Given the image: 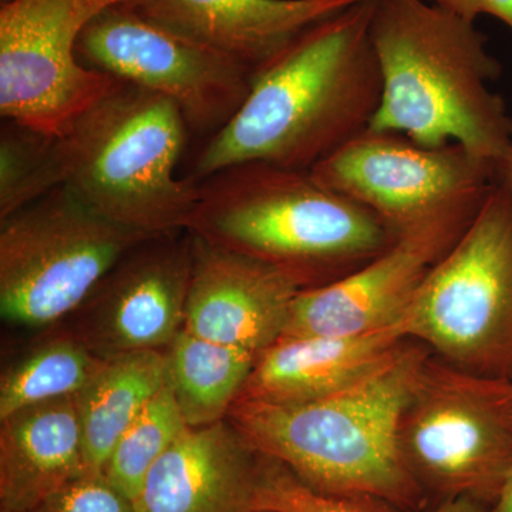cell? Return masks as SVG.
<instances>
[{
  "label": "cell",
  "instance_id": "obj_1",
  "mask_svg": "<svg viewBox=\"0 0 512 512\" xmlns=\"http://www.w3.org/2000/svg\"><path fill=\"white\" fill-rule=\"evenodd\" d=\"M362 0L302 33L254 74L234 119L205 141L190 180L242 163L311 171L367 130L382 101V74Z\"/></svg>",
  "mask_w": 512,
  "mask_h": 512
},
{
  "label": "cell",
  "instance_id": "obj_2",
  "mask_svg": "<svg viewBox=\"0 0 512 512\" xmlns=\"http://www.w3.org/2000/svg\"><path fill=\"white\" fill-rule=\"evenodd\" d=\"M429 348L410 339L365 379L315 402L238 399L227 420L262 456L323 493L423 512L430 500L404 463L399 429Z\"/></svg>",
  "mask_w": 512,
  "mask_h": 512
},
{
  "label": "cell",
  "instance_id": "obj_3",
  "mask_svg": "<svg viewBox=\"0 0 512 512\" xmlns=\"http://www.w3.org/2000/svg\"><path fill=\"white\" fill-rule=\"evenodd\" d=\"M370 37L383 84L370 128L460 144L494 167L511 150L512 117L490 87L503 66L476 22L427 0H376Z\"/></svg>",
  "mask_w": 512,
  "mask_h": 512
},
{
  "label": "cell",
  "instance_id": "obj_4",
  "mask_svg": "<svg viewBox=\"0 0 512 512\" xmlns=\"http://www.w3.org/2000/svg\"><path fill=\"white\" fill-rule=\"evenodd\" d=\"M187 231L274 266L302 289L328 285L382 254L396 235L311 171L231 165L198 183Z\"/></svg>",
  "mask_w": 512,
  "mask_h": 512
},
{
  "label": "cell",
  "instance_id": "obj_5",
  "mask_svg": "<svg viewBox=\"0 0 512 512\" xmlns=\"http://www.w3.org/2000/svg\"><path fill=\"white\" fill-rule=\"evenodd\" d=\"M190 136L173 101L117 80L60 134L66 185L123 227L187 231L200 194L177 167Z\"/></svg>",
  "mask_w": 512,
  "mask_h": 512
},
{
  "label": "cell",
  "instance_id": "obj_6",
  "mask_svg": "<svg viewBox=\"0 0 512 512\" xmlns=\"http://www.w3.org/2000/svg\"><path fill=\"white\" fill-rule=\"evenodd\" d=\"M402 320L407 338L444 362L512 379V195L503 184L494 180Z\"/></svg>",
  "mask_w": 512,
  "mask_h": 512
},
{
  "label": "cell",
  "instance_id": "obj_7",
  "mask_svg": "<svg viewBox=\"0 0 512 512\" xmlns=\"http://www.w3.org/2000/svg\"><path fill=\"white\" fill-rule=\"evenodd\" d=\"M399 441L429 500L468 497L493 510L512 471V379L474 375L430 355Z\"/></svg>",
  "mask_w": 512,
  "mask_h": 512
},
{
  "label": "cell",
  "instance_id": "obj_8",
  "mask_svg": "<svg viewBox=\"0 0 512 512\" xmlns=\"http://www.w3.org/2000/svg\"><path fill=\"white\" fill-rule=\"evenodd\" d=\"M151 235L101 215L69 185L0 220V313L25 328L72 316Z\"/></svg>",
  "mask_w": 512,
  "mask_h": 512
},
{
  "label": "cell",
  "instance_id": "obj_9",
  "mask_svg": "<svg viewBox=\"0 0 512 512\" xmlns=\"http://www.w3.org/2000/svg\"><path fill=\"white\" fill-rule=\"evenodd\" d=\"M76 59L90 72L173 101L191 136L207 140L234 119L254 79L244 64L158 25L124 0L94 16Z\"/></svg>",
  "mask_w": 512,
  "mask_h": 512
},
{
  "label": "cell",
  "instance_id": "obj_10",
  "mask_svg": "<svg viewBox=\"0 0 512 512\" xmlns=\"http://www.w3.org/2000/svg\"><path fill=\"white\" fill-rule=\"evenodd\" d=\"M117 0H2L0 116L60 136L117 83L76 59L83 30Z\"/></svg>",
  "mask_w": 512,
  "mask_h": 512
},
{
  "label": "cell",
  "instance_id": "obj_11",
  "mask_svg": "<svg viewBox=\"0 0 512 512\" xmlns=\"http://www.w3.org/2000/svg\"><path fill=\"white\" fill-rule=\"evenodd\" d=\"M494 170L460 144L427 147L406 134L369 127L311 173L399 237L450 208L483 200L493 187Z\"/></svg>",
  "mask_w": 512,
  "mask_h": 512
},
{
  "label": "cell",
  "instance_id": "obj_12",
  "mask_svg": "<svg viewBox=\"0 0 512 512\" xmlns=\"http://www.w3.org/2000/svg\"><path fill=\"white\" fill-rule=\"evenodd\" d=\"M485 197L406 229L356 271L328 285L302 289L282 336L359 335L400 322L431 269L473 221Z\"/></svg>",
  "mask_w": 512,
  "mask_h": 512
},
{
  "label": "cell",
  "instance_id": "obj_13",
  "mask_svg": "<svg viewBox=\"0 0 512 512\" xmlns=\"http://www.w3.org/2000/svg\"><path fill=\"white\" fill-rule=\"evenodd\" d=\"M192 269L191 232L146 239L73 313V335L101 357L167 349L184 329Z\"/></svg>",
  "mask_w": 512,
  "mask_h": 512
},
{
  "label": "cell",
  "instance_id": "obj_14",
  "mask_svg": "<svg viewBox=\"0 0 512 512\" xmlns=\"http://www.w3.org/2000/svg\"><path fill=\"white\" fill-rule=\"evenodd\" d=\"M192 239L194 269L184 329L255 353L281 338L301 286L274 266L195 235Z\"/></svg>",
  "mask_w": 512,
  "mask_h": 512
},
{
  "label": "cell",
  "instance_id": "obj_15",
  "mask_svg": "<svg viewBox=\"0 0 512 512\" xmlns=\"http://www.w3.org/2000/svg\"><path fill=\"white\" fill-rule=\"evenodd\" d=\"M164 28L259 72L302 33L362 0H124Z\"/></svg>",
  "mask_w": 512,
  "mask_h": 512
},
{
  "label": "cell",
  "instance_id": "obj_16",
  "mask_svg": "<svg viewBox=\"0 0 512 512\" xmlns=\"http://www.w3.org/2000/svg\"><path fill=\"white\" fill-rule=\"evenodd\" d=\"M259 453L227 419L188 427L154 464L137 512H252Z\"/></svg>",
  "mask_w": 512,
  "mask_h": 512
},
{
  "label": "cell",
  "instance_id": "obj_17",
  "mask_svg": "<svg viewBox=\"0 0 512 512\" xmlns=\"http://www.w3.org/2000/svg\"><path fill=\"white\" fill-rule=\"evenodd\" d=\"M409 340L403 320L359 335L281 336L258 353L238 399L315 402L365 379Z\"/></svg>",
  "mask_w": 512,
  "mask_h": 512
},
{
  "label": "cell",
  "instance_id": "obj_18",
  "mask_svg": "<svg viewBox=\"0 0 512 512\" xmlns=\"http://www.w3.org/2000/svg\"><path fill=\"white\" fill-rule=\"evenodd\" d=\"M0 426L2 512H30L89 471L76 397L25 407Z\"/></svg>",
  "mask_w": 512,
  "mask_h": 512
},
{
  "label": "cell",
  "instance_id": "obj_19",
  "mask_svg": "<svg viewBox=\"0 0 512 512\" xmlns=\"http://www.w3.org/2000/svg\"><path fill=\"white\" fill-rule=\"evenodd\" d=\"M167 383L164 350L104 357L76 394L87 470L104 473L111 451Z\"/></svg>",
  "mask_w": 512,
  "mask_h": 512
},
{
  "label": "cell",
  "instance_id": "obj_20",
  "mask_svg": "<svg viewBox=\"0 0 512 512\" xmlns=\"http://www.w3.org/2000/svg\"><path fill=\"white\" fill-rule=\"evenodd\" d=\"M258 353L222 345L183 329L165 352L167 384L188 427L227 419Z\"/></svg>",
  "mask_w": 512,
  "mask_h": 512
},
{
  "label": "cell",
  "instance_id": "obj_21",
  "mask_svg": "<svg viewBox=\"0 0 512 512\" xmlns=\"http://www.w3.org/2000/svg\"><path fill=\"white\" fill-rule=\"evenodd\" d=\"M103 362L73 333L36 346L2 375L0 420L25 407L76 396Z\"/></svg>",
  "mask_w": 512,
  "mask_h": 512
},
{
  "label": "cell",
  "instance_id": "obj_22",
  "mask_svg": "<svg viewBox=\"0 0 512 512\" xmlns=\"http://www.w3.org/2000/svg\"><path fill=\"white\" fill-rule=\"evenodd\" d=\"M66 185L62 141L13 120L0 126V220Z\"/></svg>",
  "mask_w": 512,
  "mask_h": 512
},
{
  "label": "cell",
  "instance_id": "obj_23",
  "mask_svg": "<svg viewBox=\"0 0 512 512\" xmlns=\"http://www.w3.org/2000/svg\"><path fill=\"white\" fill-rule=\"evenodd\" d=\"M187 429L174 394L165 383L121 436L104 474L117 490L136 503L151 468Z\"/></svg>",
  "mask_w": 512,
  "mask_h": 512
},
{
  "label": "cell",
  "instance_id": "obj_24",
  "mask_svg": "<svg viewBox=\"0 0 512 512\" xmlns=\"http://www.w3.org/2000/svg\"><path fill=\"white\" fill-rule=\"evenodd\" d=\"M272 512H406L360 498L315 490L274 458L259 454L254 511Z\"/></svg>",
  "mask_w": 512,
  "mask_h": 512
},
{
  "label": "cell",
  "instance_id": "obj_25",
  "mask_svg": "<svg viewBox=\"0 0 512 512\" xmlns=\"http://www.w3.org/2000/svg\"><path fill=\"white\" fill-rule=\"evenodd\" d=\"M30 512H137L136 503L104 473H87L62 485Z\"/></svg>",
  "mask_w": 512,
  "mask_h": 512
},
{
  "label": "cell",
  "instance_id": "obj_26",
  "mask_svg": "<svg viewBox=\"0 0 512 512\" xmlns=\"http://www.w3.org/2000/svg\"><path fill=\"white\" fill-rule=\"evenodd\" d=\"M478 15H490L512 30V0H477Z\"/></svg>",
  "mask_w": 512,
  "mask_h": 512
},
{
  "label": "cell",
  "instance_id": "obj_27",
  "mask_svg": "<svg viewBox=\"0 0 512 512\" xmlns=\"http://www.w3.org/2000/svg\"><path fill=\"white\" fill-rule=\"evenodd\" d=\"M427 512H491L483 503L468 497L448 498L440 501Z\"/></svg>",
  "mask_w": 512,
  "mask_h": 512
},
{
  "label": "cell",
  "instance_id": "obj_28",
  "mask_svg": "<svg viewBox=\"0 0 512 512\" xmlns=\"http://www.w3.org/2000/svg\"><path fill=\"white\" fill-rule=\"evenodd\" d=\"M427 2L457 13L463 18L473 20V22H476L478 16H480L477 10V0H427Z\"/></svg>",
  "mask_w": 512,
  "mask_h": 512
},
{
  "label": "cell",
  "instance_id": "obj_29",
  "mask_svg": "<svg viewBox=\"0 0 512 512\" xmlns=\"http://www.w3.org/2000/svg\"><path fill=\"white\" fill-rule=\"evenodd\" d=\"M495 181L503 184L512 195V148L495 164Z\"/></svg>",
  "mask_w": 512,
  "mask_h": 512
},
{
  "label": "cell",
  "instance_id": "obj_30",
  "mask_svg": "<svg viewBox=\"0 0 512 512\" xmlns=\"http://www.w3.org/2000/svg\"><path fill=\"white\" fill-rule=\"evenodd\" d=\"M491 512H512V471L497 503Z\"/></svg>",
  "mask_w": 512,
  "mask_h": 512
},
{
  "label": "cell",
  "instance_id": "obj_31",
  "mask_svg": "<svg viewBox=\"0 0 512 512\" xmlns=\"http://www.w3.org/2000/svg\"><path fill=\"white\" fill-rule=\"evenodd\" d=\"M252 512H272V511L256 510V511H252Z\"/></svg>",
  "mask_w": 512,
  "mask_h": 512
}]
</instances>
